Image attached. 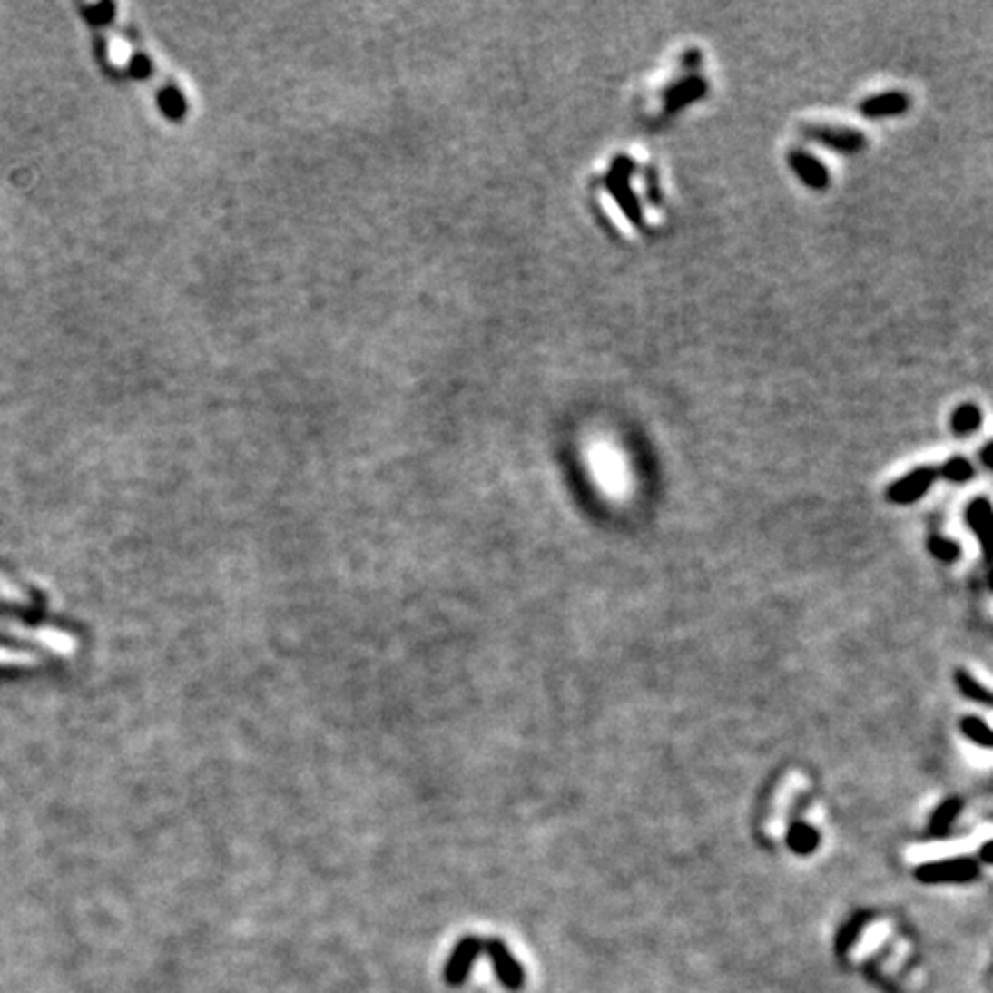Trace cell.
<instances>
[{
  "label": "cell",
  "mask_w": 993,
  "mask_h": 993,
  "mask_svg": "<svg viewBox=\"0 0 993 993\" xmlns=\"http://www.w3.org/2000/svg\"><path fill=\"white\" fill-rule=\"evenodd\" d=\"M979 426H982V409L975 403L959 405L949 417V428L959 438H968L975 430H979Z\"/></svg>",
  "instance_id": "10"
},
{
  "label": "cell",
  "mask_w": 993,
  "mask_h": 993,
  "mask_svg": "<svg viewBox=\"0 0 993 993\" xmlns=\"http://www.w3.org/2000/svg\"><path fill=\"white\" fill-rule=\"evenodd\" d=\"M929 552L934 559L943 561V564H954L961 556V547L954 541H949V538L939 536V534H931L929 536Z\"/></svg>",
  "instance_id": "16"
},
{
  "label": "cell",
  "mask_w": 993,
  "mask_h": 993,
  "mask_svg": "<svg viewBox=\"0 0 993 993\" xmlns=\"http://www.w3.org/2000/svg\"><path fill=\"white\" fill-rule=\"evenodd\" d=\"M936 478H939V469L936 467H918L913 469V472L906 474V477L897 478L895 483H890L888 490H885V495H888V499H890L892 504H901V506H906V504H913L918 502V499H922Z\"/></svg>",
  "instance_id": "6"
},
{
  "label": "cell",
  "mask_w": 993,
  "mask_h": 993,
  "mask_svg": "<svg viewBox=\"0 0 993 993\" xmlns=\"http://www.w3.org/2000/svg\"><path fill=\"white\" fill-rule=\"evenodd\" d=\"M979 876V862L973 858H948V860H934L927 865H919L915 870V879L919 883L936 885V883H968V880Z\"/></svg>",
  "instance_id": "4"
},
{
  "label": "cell",
  "mask_w": 993,
  "mask_h": 993,
  "mask_svg": "<svg viewBox=\"0 0 993 993\" xmlns=\"http://www.w3.org/2000/svg\"><path fill=\"white\" fill-rule=\"evenodd\" d=\"M703 58H702V51L697 49H688L683 55H681V67L688 69L690 74H697V69L702 67Z\"/></svg>",
  "instance_id": "20"
},
{
  "label": "cell",
  "mask_w": 993,
  "mask_h": 993,
  "mask_svg": "<svg viewBox=\"0 0 993 993\" xmlns=\"http://www.w3.org/2000/svg\"><path fill=\"white\" fill-rule=\"evenodd\" d=\"M973 474H975V467L970 465L968 457L964 456L949 457L948 463L939 467V477L945 478L948 483H968L970 478H973Z\"/></svg>",
  "instance_id": "15"
},
{
  "label": "cell",
  "mask_w": 993,
  "mask_h": 993,
  "mask_svg": "<svg viewBox=\"0 0 993 993\" xmlns=\"http://www.w3.org/2000/svg\"><path fill=\"white\" fill-rule=\"evenodd\" d=\"M979 860L987 862V865H993V840L982 846V850H979Z\"/></svg>",
  "instance_id": "22"
},
{
  "label": "cell",
  "mask_w": 993,
  "mask_h": 993,
  "mask_svg": "<svg viewBox=\"0 0 993 993\" xmlns=\"http://www.w3.org/2000/svg\"><path fill=\"white\" fill-rule=\"evenodd\" d=\"M708 84L703 76L699 74H688L685 79H679L676 84L667 85L663 90V109L667 115L679 113L690 103L699 102V99L706 97Z\"/></svg>",
  "instance_id": "7"
},
{
  "label": "cell",
  "mask_w": 993,
  "mask_h": 993,
  "mask_svg": "<svg viewBox=\"0 0 993 993\" xmlns=\"http://www.w3.org/2000/svg\"><path fill=\"white\" fill-rule=\"evenodd\" d=\"M637 175V162L628 154H616L612 159L610 168L603 172L600 177V187L605 189L612 198H614L616 207L621 210L625 219L630 221V226L637 228L640 232H646V221H644V210H642L640 196L634 193L633 189V177Z\"/></svg>",
  "instance_id": "1"
},
{
  "label": "cell",
  "mask_w": 993,
  "mask_h": 993,
  "mask_svg": "<svg viewBox=\"0 0 993 993\" xmlns=\"http://www.w3.org/2000/svg\"><path fill=\"white\" fill-rule=\"evenodd\" d=\"M961 807H964V801H961V798H948V801L940 802L929 819L931 835L934 837L945 835V832L949 831V826L954 823V819L961 814Z\"/></svg>",
  "instance_id": "13"
},
{
  "label": "cell",
  "mask_w": 993,
  "mask_h": 993,
  "mask_svg": "<svg viewBox=\"0 0 993 993\" xmlns=\"http://www.w3.org/2000/svg\"><path fill=\"white\" fill-rule=\"evenodd\" d=\"M802 138L814 141L819 145H826L832 152L840 154H858L867 148V136L858 129L840 127V124H802Z\"/></svg>",
  "instance_id": "3"
},
{
  "label": "cell",
  "mask_w": 993,
  "mask_h": 993,
  "mask_svg": "<svg viewBox=\"0 0 993 993\" xmlns=\"http://www.w3.org/2000/svg\"><path fill=\"white\" fill-rule=\"evenodd\" d=\"M644 196L646 201L651 202L654 207H660L664 202V193L663 189H660V182H658V171H655L654 166L644 168Z\"/></svg>",
  "instance_id": "17"
},
{
  "label": "cell",
  "mask_w": 993,
  "mask_h": 993,
  "mask_svg": "<svg viewBox=\"0 0 993 993\" xmlns=\"http://www.w3.org/2000/svg\"><path fill=\"white\" fill-rule=\"evenodd\" d=\"M0 634L15 637V640L25 642V644H37L54 651L58 655H72L76 651V637L67 630L54 628V625H30L24 621L5 619L0 616Z\"/></svg>",
  "instance_id": "2"
},
{
  "label": "cell",
  "mask_w": 993,
  "mask_h": 993,
  "mask_svg": "<svg viewBox=\"0 0 993 993\" xmlns=\"http://www.w3.org/2000/svg\"><path fill=\"white\" fill-rule=\"evenodd\" d=\"M787 162L789 168L798 175V180L811 192H826L831 187V172L814 154L805 152V150H791Z\"/></svg>",
  "instance_id": "8"
},
{
  "label": "cell",
  "mask_w": 993,
  "mask_h": 993,
  "mask_svg": "<svg viewBox=\"0 0 993 993\" xmlns=\"http://www.w3.org/2000/svg\"><path fill=\"white\" fill-rule=\"evenodd\" d=\"M959 729L970 742H975L979 748H993V729L984 720L975 718V715H966V718H961Z\"/></svg>",
  "instance_id": "14"
},
{
  "label": "cell",
  "mask_w": 993,
  "mask_h": 993,
  "mask_svg": "<svg viewBox=\"0 0 993 993\" xmlns=\"http://www.w3.org/2000/svg\"><path fill=\"white\" fill-rule=\"evenodd\" d=\"M966 522H968V526L973 529L975 536H978L979 546H982L988 589L993 591V504L988 502L987 496H975L973 502L968 504V508H966Z\"/></svg>",
  "instance_id": "5"
},
{
  "label": "cell",
  "mask_w": 993,
  "mask_h": 993,
  "mask_svg": "<svg viewBox=\"0 0 993 993\" xmlns=\"http://www.w3.org/2000/svg\"><path fill=\"white\" fill-rule=\"evenodd\" d=\"M954 683H957V688H959V693L964 694L966 699H970V702L975 703H982V706L993 708V693L988 688H984V685L975 679L973 673H968L966 669H957V672H954Z\"/></svg>",
  "instance_id": "12"
},
{
  "label": "cell",
  "mask_w": 993,
  "mask_h": 993,
  "mask_svg": "<svg viewBox=\"0 0 993 993\" xmlns=\"http://www.w3.org/2000/svg\"><path fill=\"white\" fill-rule=\"evenodd\" d=\"M979 460H982L984 467L993 469V442H988L987 447H984L982 451H979Z\"/></svg>",
  "instance_id": "21"
},
{
  "label": "cell",
  "mask_w": 993,
  "mask_h": 993,
  "mask_svg": "<svg viewBox=\"0 0 993 993\" xmlns=\"http://www.w3.org/2000/svg\"><path fill=\"white\" fill-rule=\"evenodd\" d=\"M40 658L30 651L21 649H10V646H0V664H37Z\"/></svg>",
  "instance_id": "18"
},
{
  "label": "cell",
  "mask_w": 993,
  "mask_h": 993,
  "mask_svg": "<svg viewBox=\"0 0 993 993\" xmlns=\"http://www.w3.org/2000/svg\"><path fill=\"white\" fill-rule=\"evenodd\" d=\"M858 109H860V115L870 120L895 118V115H904L910 109V97L901 90H890V93L867 97L865 102H860Z\"/></svg>",
  "instance_id": "9"
},
{
  "label": "cell",
  "mask_w": 993,
  "mask_h": 993,
  "mask_svg": "<svg viewBox=\"0 0 993 993\" xmlns=\"http://www.w3.org/2000/svg\"><path fill=\"white\" fill-rule=\"evenodd\" d=\"M0 598L10 600V603H28V595L10 580L0 573Z\"/></svg>",
  "instance_id": "19"
},
{
  "label": "cell",
  "mask_w": 993,
  "mask_h": 993,
  "mask_svg": "<svg viewBox=\"0 0 993 993\" xmlns=\"http://www.w3.org/2000/svg\"><path fill=\"white\" fill-rule=\"evenodd\" d=\"M819 840H821V837H819L817 828H811L810 823L796 821L791 823V828H789L787 844L793 853H798V856H810V853H814L819 846Z\"/></svg>",
  "instance_id": "11"
}]
</instances>
